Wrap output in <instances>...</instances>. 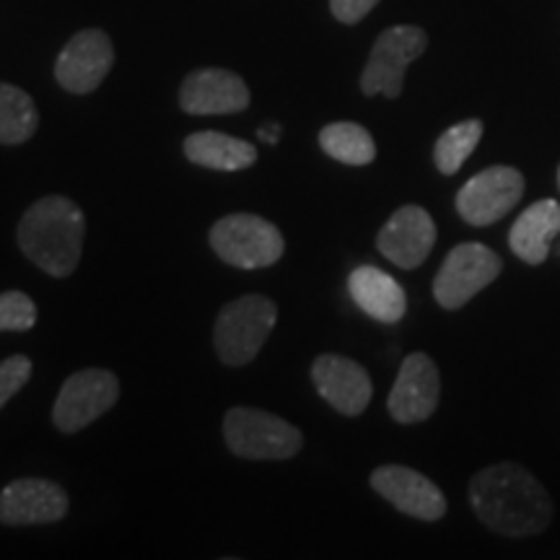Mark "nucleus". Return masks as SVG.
<instances>
[{"instance_id":"obj_22","label":"nucleus","mask_w":560,"mask_h":560,"mask_svg":"<svg viewBox=\"0 0 560 560\" xmlns=\"http://www.w3.org/2000/svg\"><path fill=\"white\" fill-rule=\"evenodd\" d=\"M482 138V122L480 120H465L452 125L450 130H444L433 145V161H436V170L446 177L457 174L462 170L470 153L478 149Z\"/></svg>"},{"instance_id":"obj_18","label":"nucleus","mask_w":560,"mask_h":560,"mask_svg":"<svg viewBox=\"0 0 560 560\" xmlns=\"http://www.w3.org/2000/svg\"><path fill=\"white\" fill-rule=\"evenodd\" d=\"M560 234V202L552 198L537 200L524 210L509 231V247L527 265L548 260L552 240Z\"/></svg>"},{"instance_id":"obj_4","label":"nucleus","mask_w":560,"mask_h":560,"mask_svg":"<svg viewBox=\"0 0 560 560\" xmlns=\"http://www.w3.org/2000/svg\"><path fill=\"white\" fill-rule=\"evenodd\" d=\"M210 247L226 265L260 270L276 265L285 252V240L276 223L252 213H231L210 229Z\"/></svg>"},{"instance_id":"obj_14","label":"nucleus","mask_w":560,"mask_h":560,"mask_svg":"<svg viewBox=\"0 0 560 560\" xmlns=\"http://www.w3.org/2000/svg\"><path fill=\"white\" fill-rule=\"evenodd\" d=\"M68 514V495L58 482L42 478L13 480L0 493V524L32 527L55 524Z\"/></svg>"},{"instance_id":"obj_15","label":"nucleus","mask_w":560,"mask_h":560,"mask_svg":"<svg viewBox=\"0 0 560 560\" xmlns=\"http://www.w3.org/2000/svg\"><path fill=\"white\" fill-rule=\"evenodd\" d=\"M312 382L319 397L342 416H361L369 408L374 384L361 363L346 355L325 353L312 363Z\"/></svg>"},{"instance_id":"obj_20","label":"nucleus","mask_w":560,"mask_h":560,"mask_svg":"<svg viewBox=\"0 0 560 560\" xmlns=\"http://www.w3.org/2000/svg\"><path fill=\"white\" fill-rule=\"evenodd\" d=\"M319 145L327 156L348 166H366L376 159L374 138L355 122H332L322 128Z\"/></svg>"},{"instance_id":"obj_25","label":"nucleus","mask_w":560,"mask_h":560,"mask_svg":"<svg viewBox=\"0 0 560 560\" xmlns=\"http://www.w3.org/2000/svg\"><path fill=\"white\" fill-rule=\"evenodd\" d=\"M376 3L380 0H330V9L340 24H359L363 16H369Z\"/></svg>"},{"instance_id":"obj_17","label":"nucleus","mask_w":560,"mask_h":560,"mask_svg":"<svg viewBox=\"0 0 560 560\" xmlns=\"http://www.w3.org/2000/svg\"><path fill=\"white\" fill-rule=\"evenodd\" d=\"M348 293L361 312L384 325H395L408 312V296L402 285L374 265H361L350 272Z\"/></svg>"},{"instance_id":"obj_5","label":"nucleus","mask_w":560,"mask_h":560,"mask_svg":"<svg viewBox=\"0 0 560 560\" xmlns=\"http://www.w3.org/2000/svg\"><path fill=\"white\" fill-rule=\"evenodd\" d=\"M223 439L242 459H291L304 436L289 420L257 408H231L223 418Z\"/></svg>"},{"instance_id":"obj_6","label":"nucleus","mask_w":560,"mask_h":560,"mask_svg":"<svg viewBox=\"0 0 560 560\" xmlns=\"http://www.w3.org/2000/svg\"><path fill=\"white\" fill-rule=\"evenodd\" d=\"M503 260L493 249L478 242L457 244L433 278V299L441 310H462L482 289L501 276Z\"/></svg>"},{"instance_id":"obj_12","label":"nucleus","mask_w":560,"mask_h":560,"mask_svg":"<svg viewBox=\"0 0 560 560\" xmlns=\"http://www.w3.org/2000/svg\"><path fill=\"white\" fill-rule=\"evenodd\" d=\"M371 488L402 514L420 522H439L446 514V499L436 482L412 467L384 465L371 472Z\"/></svg>"},{"instance_id":"obj_3","label":"nucleus","mask_w":560,"mask_h":560,"mask_svg":"<svg viewBox=\"0 0 560 560\" xmlns=\"http://www.w3.org/2000/svg\"><path fill=\"white\" fill-rule=\"evenodd\" d=\"M276 322L278 306L268 296L249 293V296L229 301L215 319V353L229 366H247L268 342Z\"/></svg>"},{"instance_id":"obj_10","label":"nucleus","mask_w":560,"mask_h":560,"mask_svg":"<svg viewBox=\"0 0 560 560\" xmlns=\"http://www.w3.org/2000/svg\"><path fill=\"white\" fill-rule=\"evenodd\" d=\"M115 66V47L102 30H83L70 37L55 62V79L70 94H91Z\"/></svg>"},{"instance_id":"obj_26","label":"nucleus","mask_w":560,"mask_h":560,"mask_svg":"<svg viewBox=\"0 0 560 560\" xmlns=\"http://www.w3.org/2000/svg\"><path fill=\"white\" fill-rule=\"evenodd\" d=\"M280 132H283V128H280V125H268V128H260V132H257V136H260L265 143L276 145L278 140H280Z\"/></svg>"},{"instance_id":"obj_16","label":"nucleus","mask_w":560,"mask_h":560,"mask_svg":"<svg viewBox=\"0 0 560 560\" xmlns=\"http://www.w3.org/2000/svg\"><path fill=\"white\" fill-rule=\"evenodd\" d=\"M179 107L187 115H234L249 107V89L223 68H200L179 89Z\"/></svg>"},{"instance_id":"obj_8","label":"nucleus","mask_w":560,"mask_h":560,"mask_svg":"<svg viewBox=\"0 0 560 560\" xmlns=\"http://www.w3.org/2000/svg\"><path fill=\"white\" fill-rule=\"evenodd\" d=\"M120 397V382L107 369H83L68 376L52 408V420L62 433H79L102 418Z\"/></svg>"},{"instance_id":"obj_21","label":"nucleus","mask_w":560,"mask_h":560,"mask_svg":"<svg viewBox=\"0 0 560 560\" xmlns=\"http://www.w3.org/2000/svg\"><path fill=\"white\" fill-rule=\"evenodd\" d=\"M39 115L32 96L11 83H0V143H26L37 132Z\"/></svg>"},{"instance_id":"obj_23","label":"nucleus","mask_w":560,"mask_h":560,"mask_svg":"<svg viewBox=\"0 0 560 560\" xmlns=\"http://www.w3.org/2000/svg\"><path fill=\"white\" fill-rule=\"evenodd\" d=\"M34 325H37V306L26 293H0V332H26Z\"/></svg>"},{"instance_id":"obj_13","label":"nucleus","mask_w":560,"mask_h":560,"mask_svg":"<svg viewBox=\"0 0 560 560\" xmlns=\"http://www.w3.org/2000/svg\"><path fill=\"white\" fill-rule=\"evenodd\" d=\"M433 244H436V223L429 210L420 206L395 210L376 236V247L382 255L402 270L420 268L429 260Z\"/></svg>"},{"instance_id":"obj_27","label":"nucleus","mask_w":560,"mask_h":560,"mask_svg":"<svg viewBox=\"0 0 560 560\" xmlns=\"http://www.w3.org/2000/svg\"><path fill=\"white\" fill-rule=\"evenodd\" d=\"M558 190H560V166H558Z\"/></svg>"},{"instance_id":"obj_19","label":"nucleus","mask_w":560,"mask_h":560,"mask_svg":"<svg viewBox=\"0 0 560 560\" xmlns=\"http://www.w3.org/2000/svg\"><path fill=\"white\" fill-rule=\"evenodd\" d=\"M185 156L202 170L242 172L257 161V149L247 140L231 138L226 132L202 130L185 138Z\"/></svg>"},{"instance_id":"obj_11","label":"nucleus","mask_w":560,"mask_h":560,"mask_svg":"<svg viewBox=\"0 0 560 560\" xmlns=\"http://www.w3.org/2000/svg\"><path fill=\"white\" fill-rule=\"evenodd\" d=\"M441 376L436 363L425 353H410L402 361L395 387L389 392L387 410L402 425L429 420L439 408Z\"/></svg>"},{"instance_id":"obj_7","label":"nucleus","mask_w":560,"mask_h":560,"mask_svg":"<svg viewBox=\"0 0 560 560\" xmlns=\"http://www.w3.org/2000/svg\"><path fill=\"white\" fill-rule=\"evenodd\" d=\"M425 47H429V34L420 26L402 24L382 32L371 47L369 62L361 73L363 94H384L387 100H397L402 94L405 70L425 52Z\"/></svg>"},{"instance_id":"obj_9","label":"nucleus","mask_w":560,"mask_h":560,"mask_svg":"<svg viewBox=\"0 0 560 560\" xmlns=\"http://www.w3.org/2000/svg\"><path fill=\"white\" fill-rule=\"evenodd\" d=\"M524 195V174L514 166H488L457 192V213L470 226H490L516 208Z\"/></svg>"},{"instance_id":"obj_2","label":"nucleus","mask_w":560,"mask_h":560,"mask_svg":"<svg viewBox=\"0 0 560 560\" xmlns=\"http://www.w3.org/2000/svg\"><path fill=\"white\" fill-rule=\"evenodd\" d=\"M86 219L73 200L62 195L42 198L19 221L16 240L30 260L52 278H68L79 268Z\"/></svg>"},{"instance_id":"obj_1","label":"nucleus","mask_w":560,"mask_h":560,"mask_svg":"<svg viewBox=\"0 0 560 560\" xmlns=\"http://www.w3.org/2000/svg\"><path fill=\"white\" fill-rule=\"evenodd\" d=\"M470 506L488 529L503 537L540 535L556 514L542 482L514 462H501L475 475Z\"/></svg>"},{"instance_id":"obj_24","label":"nucleus","mask_w":560,"mask_h":560,"mask_svg":"<svg viewBox=\"0 0 560 560\" xmlns=\"http://www.w3.org/2000/svg\"><path fill=\"white\" fill-rule=\"evenodd\" d=\"M32 361L26 355H11L0 363V408L30 382Z\"/></svg>"}]
</instances>
